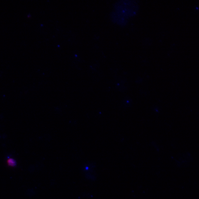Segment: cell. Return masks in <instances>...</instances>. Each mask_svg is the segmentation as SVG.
<instances>
[{
	"label": "cell",
	"mask_w": 199,
	"mask_h": 199,
	"mask_svg": "<svg viewBox=\"0 0 199 199\" xmlns=\"http://www.w3.org/2000/svg\"><path fill=\"white\" fill-rule=\"evenodd\" d=\"M7 163L10 167H16V161L14 159L12 158H8L7 159Z\"/></svg>",
	"instance_id": "3"
},
{
	"label": "cell",
	"mask_w": 199,
	"mask_h": 199,
	"mask_svg": "<svg viewBox=\"0 0 199 199\" xmlns=\"http://www.w3.org/2000/svg\"><path fill=\"white\" fill-rule=\"evenodd\" d=\"M112 21H113L116 23H117L118 24L125 25L127 23L126 20L127 18H126L123 15L121 14L120 13H119V12L115 11L112 13Z\"/></svg>",
	"instance_id": "2"
},
{
	"label": "cell",
	"mask_w": 199,
	"mask_h": 199,
	"mask_svg": "<svg viewBox=\"0 0 199 199\" xmlns=\"http://www.w3.org/2000/svg\"><path fill=\"white\" fill-rule=\"evenodd\" d=\"M115 8L118 12L123 15L126 18H129L135 14L138 10V6L134 1H121L117 2Z\"/></svg>",
	"instance_id": "1"
}]
</instances>
